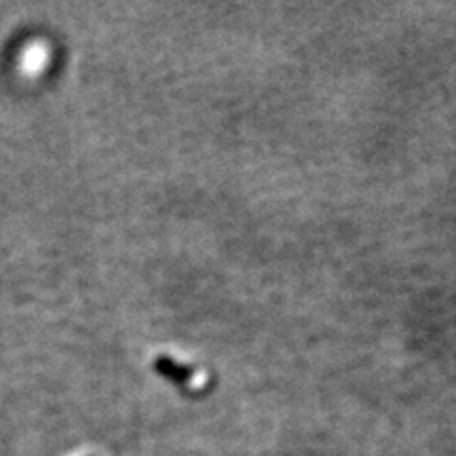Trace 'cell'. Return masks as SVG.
Wrapping results in <instances>:
<instances>
[{
	"label": "cell",
	"instance_id": "cell-1",
	"mask_svg": "<svg viewBox=\"0 0 456 456\" xmlns=\"http://www.w3.org/2000/svg\"><path fill=\"white\" fill-rule=\"evenodd\" d=\"M155 369L162 377H166L179 386H189L192 382V377H194V369L189 367V365H181L167 356L158 357L155 362Z\"/></svg>",
	"mask_w": 456,
	"mask_h": 456
}]
</instances>
